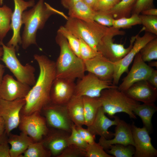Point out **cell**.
I'll list each match as a JSON object with an SVG mask.
<instances>
[{
  "instance_id": "obj_1",
  "label": "cell",
  "mask_w": 157,
  "mask_h": 157,
  "mask_svg": "<svg viewBox=\"0 0 157 157\" xmlns=\"http://www.w3.org/2000/svg\"><path fill=\"white\" fill-rule=\"evenodd\" d=\"M33 57L39 65L40 73L35 84L25 98V103L21 115L41 112L44 107L51 103L50 90L56 78L55 62L44 55L35 54Z\"/></svg>"
},
{
  "instance_id": "obj_2",
  "label": "cell",
  "mask_w": 157,
  "mask_h": 157,
  "mask_svg": "<svg viewBox=\"0 0 157 157\" xmlns=\"http://www.w3.org/2000/svg\"><path fill=\"white\" fill-rule=\"evenodd\" d=\"M56 14L62 15V13L44 2V0H39L31 9L23 12L22 22L24 27L21 44L23 49H26L32 44L37 45L38 30L42 29L49 18Z\"/></svg>"
},
{
  "instance_id": "obj_3",
  "label": "cell",
  "mask_w": 157,
  "mask_h": 157,
  "mask_svg": "<svg viewBox=\"0 0 157 157\" xmlns=\"http://www.w3.org/2000/svg\"><path fill=\"white\" fill-rule=\"evenodd\" d=\"M56 40L60 49L55 62L56 78L73 81L82 78L86 71L83 60L74 53L66 38L58 32Z\"/></svg>"
},
{
  "instance_id": "obj_4",
  "label": "cell",
  "mask_w": 157,
  "mask_h": 157,
  "mask_svg": "<svg viewBox=\"0 0 157 157\" xmlns=\"http://www.w3.org/2000/svg\"><path fill=\"white\" fill-rule=\"evenodd\" d=\"M67 19L64 26L78 38L83 40L96 51L101 40L111 28V27L102 25L94 21L87 22L70 17Z\"/></svg>"
},
{
  "instance_id": "obj_5",
  "label": "cell",
  "mask_w": 157,
  "mask_h": 157,
  "mask_svg": "<svg viewBox=\"0 0 157 157\" xmlns=\"http://www.w3.org/2000/svg\"><path fill=\"white\" fill-rule=\"evenodd\" d=\"M99 98L103 110L110 117L114 118L115 114L123 112L128 114L131 118L136 119L133 110L138 103L117 88L103 90Z\"/></svg>"
},
{
  "instance_id": "obj_6",
  "label": "cell",
  "mask_w": 157,
  "mask_h": 157,
  "mask_svg": "<svg viewBox=\"0 0 157 157\" xmlns=\"http://www.w3.org/2000/svg\"><path fill=\"white\" fill-rule=\"evenodd\" d=\"M144 31L143 27L137 35L131 38L129 46L125 48L124 44L114 42L113 38L118 35H122L125 32L120 29L111 27L109 32L101 40L97 47V51L102 55L113 63L116 62L124 57L132 47L138 35Z\"/></svg>"
},
{
  "instance_id": "obj_7",
  "label": "cell",
  "mask_w": 157,
  "mask_h": 157,
  "mask_svg": "<svg viewBox=\"0 0 157 157\" xmlns=\"http://www.w3.org/2000/svg\"><path fill=\"white\" fill-rule=\"evenodd\" d=\"M3 53L1 60L13 74L17 80L30 86H33L36 81L35 68L29 63L23 65L20 63L16 54V49L12 46L6 45L2 42L1 45Z\"/></svg>"
},
{
  "instance_id": "obj_8",
  "label": "cell",
  "mask_w": 157,
  "mask_h": 157,
  "mask_svg": "<svg viewBox=\"0 0 157 157\" xmlns=\"http://www.w3.org/2000/svg\"><path fill=\"white\" fill-rule=\"evenodd\" d=\"M18 127L21 132L29 136L35 142L41 141L49 129L45 117L38 111L28 115L20 114Z\"/></svg>"
},
{
  "instance_id": "obj_9",
  "label": "cell",
  "mask_w": 157,
  "mask_h": 157,
  "mask_svg": "<svg viewBox=\"0 0 157 157\" xmlns=\"http://www.w3.org/2000/svg\"><path fill=\"white\" fill-rule=\"evenodd\" d=\"M137 36L133 45L129 51L119 60L114 63V74L112 83L117 85L122 74L128 73L129 67L136 55L139 52L141 49L149 41L157 36L146 32L142 36Z\"/></svg>"
},
{
  "instance_id": "obj_10",
  "label": "cell",
  "mask_w": 157,
  "mask_h": 157,
  "mask_svg": "<svg viewBox=\"0 0 157 157\" xmlns=\"http://www.w3.org/2000/svg\"><path fill=\"white\" fill-rule=\"evenodd\" d=\"M48 127L64 130L69 133L73 123L68 114L66 105L50 103L42 109Z\"/></svg>"
},
{
  "instance_id": "obj_11",
  "label": "cell",
  "mask_w": 157,
  "mask_h": 157,
  "mask_svg": "<svg viewBox=\"0 0 157 157\" xmlns=\"http://www.w3.org/2000/svg\"><path fill=\"white\" fill-rule=\"evenodd\" d=\"M79 79L75 85L74 95L76 96L99 97L103 90L118 88L111 82L101 80L89 72Z\"/></svg>"
},
{
  "instance_id": "obj_12",
  "label": "cell",
  "mask_w": 157,
  "mask_h": 157,
  "mask_svg": "<svg viewBox=\"0 0 157 157\" xmlns=\"http://www.w3.org/2000/svg\"><path fill=\"white\" fill-rule=\"evenodd\" d=\"M25 103V98L13 101L0 98V116L4 121L5 133L8 136L12 131L18 126L20 112Z\"/></svg>"
},
{
  "instance_id": "obj_13",
  "label": "cell",
  "mask_w": 157,
  "mask_h": 157,
  "mask_svg": "<svg viewBox=\"0 0 157 157\" xmlns=\"http://www.w3.org/2000/svg\"><path fill=\"white\" fill-rule=\"evenodd\" d=\"M153 69L143 60L140 53H138L133 59L130 71L124 78L117 89L124 92L134 83L141 81H147Z\"/></svg>"
},
{
  "instance_id": "obj_14",
  "label": "cell",
  "mask_w": 157,
  "mask_h": 157,
  "mask_svg": "<svg viewBox=\"0 0 157 157\" xmlns=\"http://www.w3.org/2000/svg\"><path fill=\"white\" fill-rule=\"evenodd\" d=\"M3 0H0V5H1ZM14 9L13 12L10 23V29L13 31L12 38L7 44L8 46H12L17 50L18 44H21V37L20 30L22 25V17L23 12L28 7H33L35 4L34 0L25 1L24 0H13Z\"/></svg>"
},
{
  "instance_id": "obj_15",
  "label": "cell",
  "mask_w": 157,
  "mask_h": 157,
  "mask_svg": "<svg viewBox=\"0 0 157 157\" xmlns=\"http://www.w3.org/2000/svg\"><path fill=\"white\" fill-rule=\"evenodd\" d=\"M131 125L134 143L135 157H155L157 150L153 146L149 133L143 127H138L134 122Z\"/></svg>"
},
{
  "instance_id": "obj_16",
  "label": "cell",
  "mask_w": 157,
  "mask_h": 157,
  "mask_svg": "<svg viewBox=\"0 0 157 157\" xmlns=\"http://www.w3.org/2000/svg\"><path fill=\"white\" fill-rule=\"evenodd\" d=\"M31 88L13 78L12 76L6 74L3 76L0 84V98L8 101H13L24 98Z\"/></svg>"
},
{
  "instance_id": "obj_17",
  "label": "cell",
  "mask_w": 157,
  "mask_h": 157,
  "mask_svg": "<svg viewBox=\"0 0 157 157\" xmlns=\"http://www.w3.org/2000/svg\"><path fill=\"white\" fill-rule=\"evenodd\" d=\"M74 81L56 78L50 90L51 103L56 104L66 105L74 95L76 85Z\"/></svg>"
},
{
  "instance_id": "obj_18",
  "label": "cell",
  "mask_w": 157,
  "mask_h": 157,
  "mask_svg": "<svg viewBox=\"0 0 157 157\" xmlns=\"http://www.w3.org/2000/svg\"><path fill=\"white\" fill-rule=\"evenodd\" d=\"M83 61L86 71L94 74L101 80L112 82L114 63L101 55Z\"/></svg>"
},
{
  "instance_id": "obj_19",
  "label": "cell",
  "mask_w": 157,
  "mask_h": 157,
  "mask_svg": "<svg viewBox=\"0 0 157 157\" xmlns=\"http://www.w3.org/2000/svg\"><path fill=\"white\" fill-rule=\"evenodd\" d=\"M70 133L50 128L41 141L51 156L57 157L68 145V138Z\"/></svg>"
},
{
  "instance_id": "obj_20",
  "label": "cell",
  "mask_w": 157,
  "mask_h": 157,
  "mask_svg": "<svg viewBox=\"0 0 157 157\" xmlns=\"http://www.w3.org/2000/svg\"><path fill=\"white\" fill-rule=\"evenodd\" d=\"M114 138L107 139L100 137L98 143L105 151L108 150L110 145L120 144L124 145H131L134 147V143L133 138L131 125L124 121L120 119L115 129Z\"/></svg>"
},
{
  "instance_id": "obj_21",
  "label": "cell",
  "mask_w": 157,
  "mask_h": 157,
  "mask_svg": "<svg viewBox=\"0 0 157 157\" xmlns=\"http://www.w3.org/2000/svg\"><path fill=\"white\" fill-rule=\"evenodd\" d=\"M124 92L133 99L145 104H154L157 99V88L147 81L134 83Z\"/></svg>"
},
{
  "instance_id": "obj_22",
  "label": "cell",
  "mask_w": 157,
  "mask_h": 157,
  "mask_svg": "<svg viewBox=\"0 0 157 157\" xmlns=\"http://www.w3.org/2000/svg\"><path fill=\"white\" fill-rule=\"evenodd\" d=\"M114 119L111 120L105 115L102 107L99 109L92 122L87 126V129L93 135H99L107 139H110L114 137L113 133L108 131L111 126H116L120 120L119 117L114 116Z\"/></svg>"
},
{
  "instance_id": "obj_23",
  "label": "cell",
  "mask_w": 157,
  "mask_h": 157,
  "mask_svg": "<svg viewBox=\"0 0 157 157\" xmlns=\"http://www.w3.org/2000/svg\"><path fill=\"white\" fill-rule=\"evenodd\" d=\"M7 141L11 146L10 157H21L29 145L34 142L31 138L21 132L19 135L10 133L8 136Z\"/></svg>"
},
{
  "instance_id": "obj_24",
  "label": "cell",
  "mask_w": 157,
  "mask_h": 157,
  "mask_svg": "<svg viewBox=\"0 0 157 157\" xmlns=\"http://www.w3.org/2000/svg\"><path fill=\"white\" fill-rule=\"evenodd\" d=\"M66 105L70 118L76 126L85 125L82 97L74 95Z\"/></svg>"
},
{
  "instance_id": "obj_25",
  "label": "cell",
  "mask_w": 157,
  "mask_h": 157,
  "mask_svg": "<svg viewBox=\"0 0 157 157\" xmlns=\"http://www.w3.org/2000/svg\"><path fill=\"white\" fill-rule=\"evenodd\" d=\"M157 110V107L154 104L143 103L138 104L133 110L135 115L141 119L143 126L149 133L152 131L153 126L151 122L152 117Z\"/></svg>"
},
{
  "instance_id": "obj_26",
  "label": "cell",
  "mask_w": 157,
  "mask_h": 157,
  "mask_svg": "<svg viewBox=\"0 0 157 157\" xmlns=\"http://www.w3.org/2000/svg\"><path fill=\"white\" fill-rule=\"evenodd\" d=\"M83 106L85 125L87 126L91 124L99 108L101 106L99 97H82Z\"/></svg>"
},
{
  "instance_id": "obj_27",
  "label": "cell",
  "mask_w": 157,
  "mask_h": 157,
  "mask_svg": "<svg viewBox=\"0 0 157 157\" xmlns=\"http://www.w3.org/2000/svg\"><path fill=\"white\" fill-rule=\"evenodd\" d=\"M68 9L70 17L87 22L94 21L95 11L82 1L76 3Z\"/></svg>"
},
{
  "instance_id": "obj_28",
  "label": "cell",
  "mask_w": 157,
  "mask_h": 157,
  "mask_svg": "<svg viewBox=\"0 0 157 157\" xmlns=\"http://www.w3.org/2000/svg\"><path fill=\"white\" fill-rule=\"evenodd\" d=\"M137 0H121L109 10L106 11L114 19L131 16L133 8Z\"/></svg>"
},
{
  "instance_id": "obj_29",
  "label": "cell",
  "mask_w": 157,
  "mask_h": 157,
  "mask_svg": "<svg viewBox=\"0 0 157 157\" xmlns=\"http://www.w3.org/2000/svg\"><path fill=\"white\" fill-rule=\"evenodd\" d=\"M12 13L11 9L6 5L0 7V41L2 42L10 29Z\"/></svg>"
},
{
  "instance_id": "obj_30",
  "label": "cell",
  "mask_w": 157,
  "mask_h": 157,
  "mask_svg": "<svg viewBox=\"0 0 157 157\" xmlns=\"http://www.w3.org/2000/svg\"><path fill=\"white\" fill-rule=\"evenodd\" d=\"M51 156L50 151L40 141L31 143L21 157H50Z\"/></svg>"
},
{
  "instance_id": "obj_31",
  "label": "cell",
  "mask_w": 157,
  "mask_h": 157,
  "mask_svg": "<svg viewBox=\"0 0 157 157\" xmlns=\"http://www.w3.org/2000/svg\"><path fill=\"white\" fill-rule=\"evenodd\" d=\"M139 53L143 60L149 62L157 60V37L148 42Z\"/></svg>"
},
{
  "instance_id": "obj_32",
  "label": "cell",
  "mask_w": 157,
  "mask_h": 157,
  "mask_svg": "<svg viewBox=\"0 0 157 157\" xmlns=\"http://www.w3.org/2000/svg\"><path fill=\"white\" fill-rule=\"evenodd\" d=\"M131 145H124L116 144L110 146L109 149L105 151L109 154L115 157H132L134 154L135 149Z\"/></svg>"
},
{
  "instance_id": "obj_33",
  "label": "cell",
  "mask_w": 157,
  "mask_h": 157,
  "mask_svg": "<svg viewBox=\"0 0 157 157\" xmlns=\"http://www.w3.org/2000/svg\"><path fill=\"white\" fill-rule=\"evenodd\" d=\"M139 24H141V23L139 15L133 14L129 17L114 19L112 26L119 29L128 28L133 26Z\"/></svg>"
},
{
  "instance_id": "obj_34",
  "label": "cell",
  "mask_w": 157,
  "mask_h": 157,
  "mask_svg": "<svg viewBox=\"0 0 157 157\" xmlns=\"http://www.w3.org/2000/svg\"><path fill=\"white\" fill-rule=\"evenodd\" d=\"M57 32L60 33L66 38L72 50L76 56L80 58L79 39L64 26L60 27Z\"/></svg>"
},
{
  "instance_id": "obj_35",
  "label": "cell",
  "mask_w": 157,
  "mask_h": 157,
  "mask_svg": "<svg viewBox=\"0 0 157 157\" xmlns=\"http://www.w3.org/2000/svg\"><path fill=\"white\" fill-rule=\"evenodd\" d=\"M141 24L143 26L144 30L157 36V16L139 15Z\"/></svg>"
},
{
  "instance_id": "obj_36",
  "label": "cell",
  "mask_w": 157,
  "mask_h": 157,
  "mask_svg": "<svg viewBox=\"0 0 157 157\" xmlns=\"http://www.w3.org/2000/svg\"><path fill=\"white\" fill-rule=\"evenodd\" d=\"M85 157H114L107 153L98 143L88 144L85 149Z\"/></svg>"
},
{
  "instance_id": "obj_37",
  "label": "cell",
  "mask_w": 157,
  "mask_h": 157,
  "mask_svg": "<svg viewBox=\"0 0 157 157\" xmlns=\"http://www.w3.org/2000/svg\"><path fill=\"white\" fill-rule=\"evenodd\" d=\"M80 43V58L83 60L91 59L101 54L93 49L89 45L81 39H79Z\"/></svg>"
},
{
  "instance_id": "obj_38",
  "label": "cell",
  "mask_w": 157,
  "mask_h": 157,
  "mask_svg": "<svg viewBox=\"0 0 157 157\" xmlns=\"http://www.w3.org/2000/svg\"><path fill=\"white\" fill-rule=\"evenodd\" d=\"M68 144L75 145L85 150L88 144L82 138L73 123L72 125L70 134L68 138Z\"/></svg>"
},
{
  "instance_id": "obj_39",
  "label": "cell",
  "mask_w": 157,
  "mask_h": 157,
  "mask_svg": "<svg viewBox=\"0 0 157 157\" xmlns=\"http://www.w3.org/2000/svg\"><path fill=\"white\" fill-rule=\"evenodd\" d=\"M85 150L74 144H69L57 157H85Z\"/></svg>"
},
{
  "instance_id": "obj_40",
  "label": "cell",
  "mask_w": 157,
  "mask_h": 157,
  "mask_svg": "<svg viewBox=\"0 0 157 157\" xmlns=\"http://www.w3.org/2000/svg\"><path fill=\"white\" fill-rule=\"evenodd\" d=\"M114 19L104 11H95L93 20L99 24L106 26H112Z\"/></svg>"
},
{
  "instance_id": "obj_41",
  "label": "cell",
  "mask_w": 157,
  "mask_h": 157,
  "mask_svg": "<svg viewBox=\"0 0 157 157\" xmlns=\"http://www.w3.org/2000/svg\"><path fill=\"white\" fill-rule=\"evenodd\" d=\"M154 0H137L131 12V14L139 15L142 11L154 8Z\"/></svg>"
},
{
  "instance_id": "obj_42",
  "label": "cell",
  "mask_w": 157,
  "mask_h": 157,
  "mask_svg": "<svg viewBox=\"0 0 157 157\" xmlns=\"http://www.w3.org/2000/svg\"><path fill=\"white\" fill-rule=\"evenodd\" d=\"M121 0H98L93 8L94 11H107L117 5Z\"/></svg>"
},
{
  "instance_id": "obj_43",
  "label": "cell",
  "mask_w": 157,
  "mask_h": 157,
  "mask_svg": "<svg viewBox=\"0 0 157 157\" xmlns=\"http://www.w3.org/2000/svg\"><path fill=\"white\" fill-rule=\"evenodd\" d=\"M76 127L82 138L88 144L95 142V136L93 135L87 129L83 128L81 126H76Z\"/></svg>"
},
{
  "instance_id": "obj_44",
  "label": "cell",
  "mask_w": 157,
  "mask_h": 157,
  "mask_svg": "<svg viewBox=\"0 0 157 157\" xmlns=\"http://www.w3.org/2000/svg\"><path fill=\"white\" fill-rule=\"evenodd\" d=\"M10 147L7 141L0 144V157H10Z\"/></svg>"
},
{
  "instance_id": "obj_45",
  "label": "cell",
  "mask_w": 157,
  "mask_h": 157,
  "mask_svg": "<svg viewBox=\"0 0 157 157\" xmlns=\"http://www.w3.org/2000/svg\"><path fill=\"white\" fill-rule=\"evenodd\" d=\"M147 81L151 85L157 88V70L153 69Z\"/></svg>"
},
{
  "instance_id": "obj_46",
  "label": "cell",
  "mask_w": 157,
  "mask_h": 157,
  "mask_svg": "<svg viewBox=\"0 0 157 157\" xmlns=\"http://www.w3.org/2000/svg\"><path fill=\"white\" fill-rule=\"evenodd\" d=\"M82 0H61L62 6L65 8L68 9L76 3Z\"/></svg>"
},
{
  "instance_id": "obj_47",
  "label": "cell",
  "mask_w": 157,
  "mask_h": 157,
  "mask_svg": "<svg viewBox=\"0 0 157 157\" xmlns=\"http://www.w3.org/2000/svg\"><path fill=\"white\" fill-rule=\"evenodd\" d=\"M140 14L147 15L157 16V9L154 8L148 9L142 11Z\"/></svg>"
},
{
  "instance_id": "obj_48",
  "label": "cell",
  "mask_w": 157,
  "mask_h": 157,
  "mask_svg": "<svg viewBox=\"0 0 157 157\" xmlns=\"http://www.w3.org/2000/svg\"><path fill=\"white\" fill-rule=\"evenodd\" d=\"M0 45V60L2 57L3 53V47ZM5 66L0 63V84L1 83L3 76V74L5 72Z\"/></svg>"
},
{
  "instance_id": "obj_49",
  "label": "cell",
  "mask_w": 157,
  "mask_h": 157,
  "mask_svg": "<svg viewBox=\"0 0 157 157\" xmlns=\"http://www.w3.org/2000/svg\"><path fill=\"white\" fill-rule=\"evenodd\" d=\"M5 124L3 118L0 116V136L4 133L5 130Z\"/></svg>"
},
{
  "instance_id": "obj_50",
  "label": "cell",
  "mask_w": 157,
  "mask_h": 157,
  "mask_svg": "<svg viewBox=\"0 0 157 157\" xmlns=\"http://www.w3.org/2000/svg\"><path fill=\"white\" fill-rule=\"evenodd\" d=\"M82 1L89 7L93 9L98 0H82Z\"/></svg>"
},
{
  "instance_id": "obj_51",
  "label": "cell",
  "mask_w": 157,
  "mask_h": 157,
  "mask_svg": "<svg viewBox=\"0 0 157 157\" xmlns=\"http://www.w3.org/2000/svg\"><path fill=\"white\" fill-rule=\"evenodd\" d=\"M8 136L5 133L2 135L0 136V144L7 141Z\"/></svg>"
},
{
  "instance_id": "obj_52",
  "label": "cell",
  "mask_w": 157,
  "mask_h": 157,
  "mask_svg": "<svg viewBox=\"0 0 157 157\" xmlns=\"http://www.w3.org/2000/svg\"><path fill=\"white\" fill-rule=\"evenodd\" d=\"M148 65L151 67H157V61H150L149 62Z\"/></svg>"
},
{
  "instance_id": "obj_53",
  "label": "cell",
  "mask_w": 157,
  "mask_h": 157,
  "mask_svg": "<svg viewBox=\"0 0 157 157\" xmlns=\"http://www.w3.org/2000/svg\"><path fill=\"white\" fill-rule=\"evenodd\" d=\"M2 42H1V41H0V45H1V43H2Z\"/></svg>"
}]
</instances>
